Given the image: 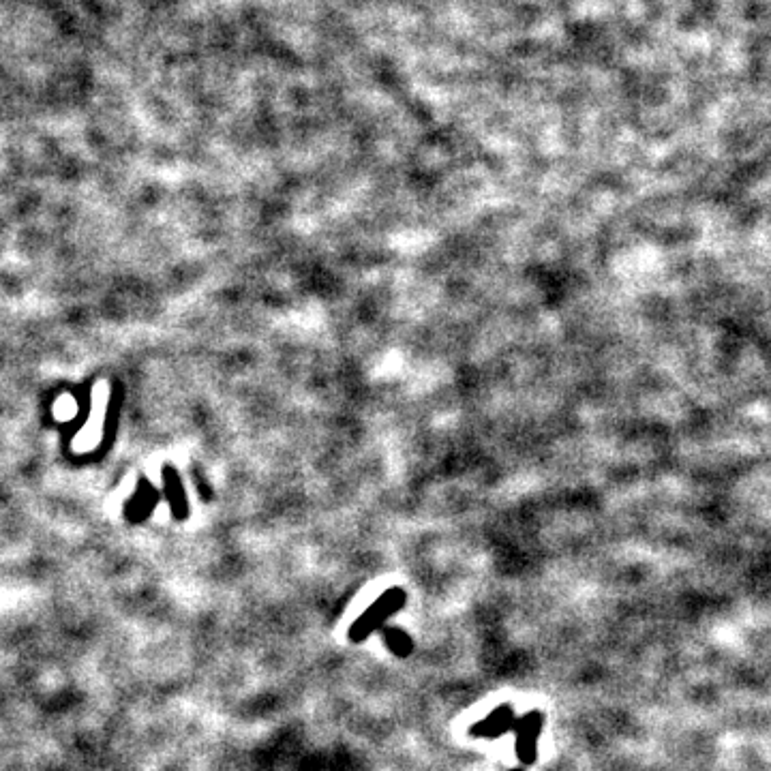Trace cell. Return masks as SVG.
<instances>
[{"label": "cell", "instance_id": "6da1fadb", "mask_svg": "<svg viewBox=\"0 0 771 771\" xmlns=\"http://www.w3.org/2000/svg\"><path fill=\"white\" fill-rule=\"evenodd\" d=\"M405 600H407V596H405L403 589H399V587L388 589L384 596L377 598L371 607L356 619L354 626L350 628V639L354 643L369 639L377 628L384 626V622L390 615H395L397 611L403 609Z\"/></svg>", "mask_w": 771, "mask_h": 771}, {"label": "cell", "instance_id": "7a4b0ae2", "mask_svg": "<svg viewBox=\"0 0 771 771\" xmlns=\"http://www.w3.org/2000/svg\"><path fill=\"white\" fill-rule=\"evenodd\" d=\"M542 729V714L532 712L517 720V727H514V733H517V754L523 763H534L536 761V746H538V735Z\"/></svg>", "mask_w": 771, "mask_h": 771}, {"label": "cell", "instance_id": "3957f363", "mask_svg": "<svg viewBox=\"0 0 771 771\" xmlns=\"http://www.w3.org/2000/svg\"><path fill=\"white\" fill-rule=\"evenodd\" d=\"M514 727H517V720H514L512 707H510V705H502V707L493 709V712H491L485 720H480L478 724H474L470 733H472L474 737L495 739V737L504 735L506 731H510V729H514Z\"/></svg>", "mask_w": 771, "mask_h": 771}, {"label": "cell", "instance_id": "277c9868", "mask_svg": "<svg viewBox=\"0 0 771 771\" xmlns=\"http://www.w3.org/2000/svg\"><path fill=\"white\" fill-rule=\"evenodd\" d=\"M384 643L397 658H407L414 652V641L401 628H384Z\"/></svg>", "mask_w": 771, "mask_h": 771}, {"label": "cell", "instance_id": "5b68a950", "mask_svg": "<svg viewBox=\"0 0 771 771\" xmlns=\"http://www.w3.org/2000/svg\"><path fill=\"white\" fill-rule=\"evenodd\" d=\"M510 771H523V769H510Z\"/></svg>", "mask_w": 771, "mask_h": 771}]
</instances>
